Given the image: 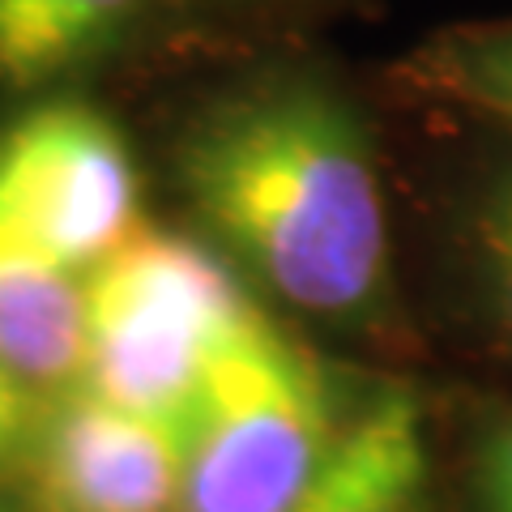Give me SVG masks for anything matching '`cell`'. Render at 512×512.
I'll return each instance as SVG.
<instances>
[{"label":"cell","instance_id":"cell-2","mask_svg":"<svg viewBox=\"0 0 512 512\" xmlns=\"http://www.w3.org/2000/svg\"><path fill=\"white\" fill-rule=\"evenodd\" d=\"M252 312V295L214 248L137 227L86 269L77 389L188 427L214 359Z\"/></svg>","mask_w":512,"mask_h":512},{"label":"cell","instance_id":"cell-8","mask_svg":"<svg viewBox=\"0 0 512 512\" xmlns=\"http://www.w3.org/2000/svg\"><path fill=\"white\" fill-rule=\"evenodd\" d=\"M150 0H0V86L39 90L107 56Z\"/></svg>","mask_w":512,"mask_h":512},{"label":"cell","instance_id":"cell-5","mask_svg":"<svg viewBox=\"0 0 512 512\" xmlns=\"http://www.w3.org/2000/svg\"><path fill=\"white\" fill-rule=\"evenodd\" d=\"M188 427L73 389L35 423L47 512H180Z\"/></svg>","mask_w":512,"mask_h":512},{"label":"cell","instance_id":"cell-4","mask_svg":"<svg viewBox=\"0 0 512 512\" xmlns=\"http://www.w3.org/2000/svg\"><path fill=\"white\" fill-rule=\"evenodd\" d=\"M0 227L86 274L133 235L137 167L99 107L56 99L0 133Z\"/></svg>","mask_w":512,"mask_h":512},{"label":"cell","instance_id":"cell-1","mask_svg":"<svg viewBox=\"0 0 512 512\" xmlns=\"http://www.w3.org/2000/svg\"><path fill=\"white\" fill-rule=\"evenodd\" d=\"M201 227L282 303L329 325L389 308V214L363 107L316 60H261L175 141Z\"/></svg>","mask_w":512,"mask_h":512},{"label":"cell","instance_id":"cell-9","mask_svg":"<svg viewBox=\"0 0 512 512\" xmlns=\"http://www.w3.org/2000/svg\"><path fill=\"white\" fill-rule=\"evenodd\" d=\"M410 86L512 133V18L436 30L402 60Z\"/></svg>","mask_w":512,"mask_h":512},{"label":"cell","instance_id":"cell-10","mask_svg":"<svg viewBox=\"0 0 512 512\" xmlns=\"http://www.w3.org/2000/svg\"><path fill=\"white\" fill-rule=\"evenodd\" d=\"M461 261L483 316L512 342V158L495 163L466 192L457 214Z\"/></svg>","mask_w":512,"mask_h":512},{"label":"cell","instance_id":"cell-3","mask_svg":"<svg viewBox=\"0 0 512 512\" xmlns=\"http://www.w3.org/2000/svg\"><path fill=\"white\" fill-rule=\"evenodd\" d=\"M342 436L320 363L256 308L214 359L188 419L180 512H299Z\"/></svg>","mask_w":512,"mask_h":512},{"label":"cell","instance_id":"cell-11","mask_svg":"<svg viewBox=\"0 0 512 512\" xmlns=\"http://www.w3.org/2000/svg\"><path fill=\"white\" fill-rule=\"evenodd\" d=\"M478 491L487 512H512V414L495 423L478 448Z\"/></svg>","mask_w":512,"mask_h":512},{"label":"cell","instance_id":"cell-12","mask_svg":"<svg viewBox=\"0 0 512 512\" xmlns=\"http://www.w3.org/2000/svg\"><path fill=\"white\" fill-rule=\"evenodd\" d=\"M35 410H30V384H22L9 367H0V466L18 453L35 431Z\"/></svg>","mask_w":512,"mask_h":512},{"label":"cell","instance_id":"cell-6","mask_svg":"<svg viewBox=\"0 0 512 512\" xmlns=\"http://www.w3.org/2000/svg\"><path fill=\"white\" fill-rule=\"evenodd\" d=\"M86 355V274L0 227V367L30 389L77 384Z\"/></svg>","mask_w":512,"mask_h":512},{"label":"cell","instance_id":"cell-7","mask_svg":"<svg viewBox=\"0 0 512 512\" xmlns=\"http://www.w3.org/2000/svg\"><path fill=\"white\" fill-rule=\"evenodd\" d=\"M423 483L419 406L406 389H389L346 427L338 457L299 512H419Z\"/></svg>","mask_w":512,"mask_h":512}]
</instances>
